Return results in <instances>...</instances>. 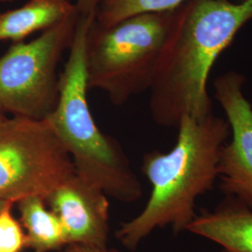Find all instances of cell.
Here are the masks:
<instances>
[{"label": "cell", "mask_w": 252, "mask_h": 252, "mask_svg": "<svg viewBox=\"0 0 252 252\" xmlns=\"http://www.w3.org/2000/svg\"><path fill=\"white\" fill-rule=\"evenodd\" d=\"M252 20V0H187L175 9L150 88L153 121L176 127L184 116L213 113L210 71L235 35Z\"/></svg>", "instance_id": "cell-1"}, {"label": "cell", "mask_w": 252, "mask_h": 252, "mask_svg": "<svg viewBox=\"0 0 252 252\" xmlns=\"http://www.w3.org/2000/svg\"><path fill=\"white\" fill-rule=\"evenodd\" d=\"M168 153L153 151L143 157L142 172L152 192L142 211L123 223L118 240L130 251L156 229L170 226L174 234L187 232L197 216L196 202L214 188L223 145L229 139L226 119L214 113L202 119L184 116Z\"/></svg>", "instance_id": "cell-2"}, {"label": "cell", "mask_w": 252, "mask_h": 252, "mask_svg": "<svg viewBox=\"0 0 252 252\" xmlns=\"http://www.w3.org/2000/svg\"><path fill=\"white\" fill-rule=\"evenodd\" d=\"M95 16L79 17L70 54L59 77V96L46 118L72 160L76 174L108 197L135 203L143 188L117 141L101 132L91 113L87 91L86 37Z\"/></svg>", "instance_id": "cell-3"}, {"label": "cell", "mask_w": 252, "mask_h": 252, "mask_svg": "<svg viewBox=\"0 0 252 252\" xmlns=\"http://www.w3.org/2000/svg\"><path fill=\"white\" fill-rule=\"evenodd\" d=\"M175 9L148 12L102 27L92 22L86 37L89 89L108 94L115 106L150 90Z\"/></svg>", "instance_id": "cell-4"}, {"label": "cell", "mask_w": 252, "mask_h": 252, "mask_svg": "<svg viewBox=\"0 0 252 252\" xmlns=\"http://www.w3.org/2000/svg\"><path fill=\"white\" fill-rule=\"evenodd\" d=\"M75 174L69 154L47 119L14 116L0 124V200H45Z\"/></svg>", "instance_id": "cell-5"}, {"label": "cell", "mask_w": 252, "mask_h": 252, "mask_svg": "<svg viewBox=\"0 0 252 252\" xmlns=\"http://www.w3.org/2000/svg\"><path fill=\"white\" fill-rule=\"evenodd\" d=\"M78 19L76 13L29 42H15L0 57V107L5 112L43 120L54 111L57 66L71 45Z\"/></svg>", "instance_id": "cell-6"}, {"label": "cell", "mask_w": 252, "mask_h": 252, "mask_svg": "<svg viewBox=\"0 0 252 252\" xmlns=\"http://www.w3.org/2000/svg\"><path fill=\"white\" fill-rule=\"evenodd\" d=\"M246 78L234 70L220 75L214 95L223 109L230 127L219 162V188L224 197L252 209V105L243 88Z\"/></svg>", "instance_id": "cell-7"}, {"label": "cell", "mask_w": 252, "mask_h": 252, "mask_svg": "<svg viewBox=\"0 0 252 252\" xmlns=\"http://www.w3.org/2000/svg\"><path fill=\"white\" fill-rule=\"evenodd\" d=\"M45 202L63 225L66 245L108 247L109 202L102 189L75 174Z\"/></svg>", "instance_id": "cell-8"}, {"label": "cell", "mask_w": 252, "mask_h": 252, "mask_svg": "<svg viewBox=\"0 0 252 252\" xmlns=\"http://www.w3.org/2000/svg\"><path fill=\"white\" fill-rule=\"evenodd\" d=\"M187 232L213 242L220 252H252V209L230 197L201 209Z\"/></svg>", "instance_id": "cell-9"}, {"label": "cell", "mask_w": 252, "mask_h": 252, "mask_svg": "<svg viewBox=\"0 0 252 252\" xmlns=\"http://www.w3.org/2000/svg\"><path fill=\"white\" fill-rule=\"evenodd\" d=\"M77 13L70 0H29L0 13V40L20 42L36 31L54 27Z\"/></svg>", "instance_id": "cell-10"}, {"label": "cell", "mask_w": 252, "mask_h": 252, "mask_svg": "<svg viewBox=\"0 0 252 252\" xmlns=\"http://www.w3.org/2000/svg\"><path fill=\"white\" fill-rule=\"evenodd\" d=\"M15 204L21 215L20 222L27 231V249L33 252H59L66 246L63 225L46 207L44 199L28 196Z\"/></svg>", "instance_id": "cell-11"}, {"label": "cell", "mask_w": 252, "mask_h": 252, "mask_svg": "<svg viewBox=\"0 0 252 252\" xmlns=\"http://www.w3.org/2000/svg\"><path fill=\"white\" fill-rule=\"evenodd\" d=\"M185 1L187 0H103L94 20L102 27H110L138 14L173 10Z\"/></svg>", "instance_id": "cell-12"}, {"label": "cell", "mask_w": 252, "mask_h": 252, "mask_svg": "<svg viewBox=\"0 0 252 252\" xmlns=\"http://www.w3.org/2000/svg\"><path fill=\"white\" fill-rule=\"evenodd\" d=\"M14 204L8 202L0 210V252H23L27 249V234L12 214Z\"/></svg>", "instance_id": "cell-13"}, {"label": "cell", "mask_w": 252, "mask_h": 252, "mask_svg": "<svg viewBox=\"0 0 252 252\" xmlns=\"http://www.w3.org/2000/svg\"><path fill=\"white\" fill-rule=\"evenodd\" d=\"M103 0H76L75 8L79 17L94 16Z\"/></svg>", "instance_id": "cell-14"}, {"label": "cell", "mask_w": 252, "mask_h": 252, "mask_svg": "<svg viewBox=\"0 0 252 252\" xmlns=\"http://www.w3.org/2000/svg\"><path fill=\"white\" fill-rule=\"evenodd\" d=\"M58 252H121L116 249H108V247L105 248H98V247H90L84 245H78V244H70L63 247L62 250Z\"/></svg>", "instance_id": "cell-15"}, {"label": "cell", "mask_w": 252, "mask_h": 252, "mask_svg": "<svg viewBox=\"0 0 252 252\" xmlns=\"http://www.w3.org/2000/svg\"><path fill=\"white\" fill-rule=\"evenodd\" d=\"M6 119H7V117H6V115H5V111L0 107V124H1L3 121H5Z\"/></svg>", "instance_id": "cell-16"}, {"label": "cell", "mask_w": 252, "mask_h": 252, "mask_svg": "<svg viewBox=\"0 0 252 252\" xmlns=\"http://www.w3.org/2000/svg\"><path fill=\"white\" fill-rule=\"evenodd\" d=\"M8 202H10V201H4V200H0V210L3 208V207H5L6 205H7V203Z\"/></svg>", "instance_id": "cell-17"}, {"label": "cell", "mask_w": 252, "mask_h": 252, "mask_svg": "<svg viewBox=\"0 0 252 252\" xmlns=\"http://www.w3.org/2000/svg\"><path fill=\"white\" fill-rule=\"evenodd\" d=\"M1 2H11V1H14V0H0Z\"/></svg>", "instance_id": "cell-18"}]
</instances>
